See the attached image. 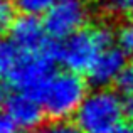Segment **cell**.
Wrapping results in <instances>:
<instances>
[{
    "label": "cell",
    "mask_w": 133,
    "mask_h": 133,
    "mask_svg": "<svg viewBox=\"0 0 133 133\" xmlns=\"http://www.w3.org/2000/svg\"><path fill=\"white\" fill-rule=\"evenodd\" d=\"M108 133H133V123H123L121 121Z\"/></svg>",
    "instance_id": "17"
},
{
    "label": "cell",
    "mask_w": 133,
    "mask_h": 133,
    "mask_svg": "<svg viewBox=\"0 0 133 133\" xmlns=\"http://www.w3.org/2000/svg\"><path fill=\"white\" fill-rule=\"evenodd\" d=\"M15 12L17 7L14 5L12 0H0V34L9 32L12 29L14 22L17 20Z\"/></svg>",
    "instance_id": "12"
},
{
    "label": "cell",
    "mask_w": 133,
    "mask_h": 133,
    "mask_svg": "<svg viewBox=\"0 0 133 133\" xmlns=\"http://www.w3.org/2000/svg\"><path fill=\"white\" fill-rule=\"evenodd\" d=\"M130 14H131V17H133V9H131V10H130Z\"/></svg>",
    "instance_id": "18"
},
{
    "label": "cell",
    "mask_w": 133,
    "mask_h": 133,
    "mask_svg": "<svg viewBox=\"0 0 133 133\" xmlns=\"http://www.w3.org/2000/svg\"><path fill=\"white\" fill-rule=\"evenodd\" d=\"M3 115L20 131H30L41 127L45 113L36 96L15 91L3 99Z\"/></svg>",
    "instance_id": "6"
},
{
    "label": "cell",
    "mask_w": 133,
    "mask_h": 133,
    "mask_svg": "<svg viewBox=\"0 0 133 133\" xmlns=\"http://www.w3.org/2000/svg\"><path fill=\"white\" fill-rule=\"evenodd\" d=\"M116 42V32L110 25L98 24L94 27L74 32L72 36L59 41L57 44H49V54L56 62H61L68 71L72 72H88L96 57Z\"/></svg>",
    "instance_id": "1"
},
{
    "label": "cell",
    "mask_w": 133,
    "mask_h": 133,
    "mask_svg": "<svg viewBox=\"0 0 133 133\" xmlns=\"http://www.w3.org/2000/svg\"><path fill=\"white\" fill-rule=\"evenodd\" d=\"M86 96L88 88L81 74L66 69L52 72V76L41 89L37 99L41 101L47 116L52 120H66L74 116Z\"/></svg>",
    "instance_id": "2"
},
{
    "label": "cell",
    "mask_w": 133,
    "mask_h": 133,
    "mask_svg": "<svg viewBox=\"0 0 133 133\" xmlns=\"http://www.w3.org/2000/svg\"><path fill=\"white\" fill-rule=\"evenodd\" d=\"M89 14L88 0H56L54 5L44 14V25L52 39L62 41L84 29Z\"/></svg>",
    "instance_id": "5"
},
{
    "label": "cell",
    "mask_w": 133,
    "mask_h": 133,
    "mask_svg": "<svg viewBox=\"0 0 133 133\" xmlns=\"http://www.w3.org/2000/svg\"><path fill=\"white\" fill-rule=\"evenodd\" d=\"M115 86H116V91L120 94H123V96L133 94V61L127 62V66L123 68V71L118 76Z\"/></svg>",
    "instance_id": "13"
},
{
    "label": "cell",
    "mask_w": 133,
    "mask_h": 133,
    "mask_svg": "<svg viewBox=\"0 0 133 133\" xmlns=\"http://www.w3.org/2000/svg\"><path fill=\"white\" fill-rule=\"evenodd\" d=\"M54 62L56 61L49 54V51L36 54H19V59L14 64L7 79L10 86L15 88V91H22L37 98L47 79L52 76Z\"/></svg>",
    "instance_id": "4"
},
{
    "label": "cell",
    "mask_w": 133,
    "mask_h": 133,
    "mask_svg": "<svg viewBox=\"0 0 133 133\" xmlns=\"http://www.w3.org/2000/svg\"><path fill=\"white\" fill-rule=\"evenodd\" d=\"M116 47L127 57L133 59V20L125 22L116 30Z\"/></svg>",
    "instance_id": "11"
},
{
    "label": "cell",
    "mask_w": 133,
    "mask_h": 133,
    "mask_svg": "<svg viewBox=\"0 0 133 133\" xmlns=\"http://www.w3.org/2000/svg\"><path fill=\"white\" fill-rule=\"evenodd\" d=\"M127 66V56L120 51L118 47H108L96 57L93 66L89 68L88 81L96 88H108L110 84H115Z\"/></svg>",
    "instance_id": "8"
},
{
    "label": "cell",
    "mask_w": 133,
    "mask_h": 133,
    "mask_svg": "<svg viewBox=\"0 0 133 133\" xmlns=\"http://www.w3.org/2000/svg\"><path fill=\"white\" fill-rule=\"evenodd\" d=\"M108 9L113 12H123L133 9V0H108Z\"/></svg>",
    "instance_id": "15"
},
{
    "label": "cell",
    "mask_w": 133,
    "mask_h": 133,
    "mask_svg": "<svg viewBox=\"0 0 133 133\" xmlns=\"http://www.w3.org/2000/svg\"><path fill=\"white\" fill-rule=\"evenodd\" d=\"M12 2L17 7V10H20L24 15L39 17L54 5L56 0H12Z\"/></svg>",
    "instance_id": "10"
},
{
    "label": "cell",
    "mask_w": 133,
    "mask_h": 133,
    "mask_svg": "<svg viewBox=\"0 0 133 133\" xmlns=\"http://www.w3.org/2000/svg\"><path fill=\"white\" fill-rule=\"evenodd\" d=\"M123 111H125V116H127L130 121H133V94L125 96V99H123Z\"/></svg>",
    "instance_id": "16"
},
{
    "label": "cell",
    "mask_w": 133,
    "mask_h": 133,
    "mask_svg": "<svg viewBox=\"0 0 133 133\" xmlns=\"http://www.w3.org/2000/svg\"><path fill=\"white\" fill-rule=\"evenodd\" d=\"M10 41L17 47L20 54H36V52L47 51L49 32L44 25V20L34 15H22L14 22L12 29L9 30Z\"/></svg>",
    "instance_id": "7"
},
{
    "label": "cell",
    "mask_w": 133,
    "mask_h": 133,
    "mask_svg": "<svg viewBox=\"0 0 133 133\" xmlns=\"http://www.w3.org/2000/svg\"><path fill=\"white\" fill-rule=\"evenodd\" d=\"M123 116V99L120 93L108 88H96L84 98L74 115V121L83 133H108L121 123Z\"/></svg>",
    "instance_id": "3"
},
{
    "label": "cell",
    "mask_w": 133,
    "mask_h": 133,
    "mask_svg": "<svg viewBox=\"0 0 133 133\" xmlns=\"http://www.w3.org/2000/svg\"><path fill=\"white\" fill-rule=\"evenodd\" d=\"M37 133H83L78 128V125H72L66 120H52L51 123L41 127Z\"/></svg>",
    "instance_id": "14"
},
{
    "label": "cell",
    "mask_w": 133,
    "mask_h": 133,
    "mask_svg": "<svg viewBox=\"0 0 133 133\" xmlns=\"http://www.w3.org/2000/svg\"><path fill=\"white\" fill-rule=\"evenodd\" d=\"M20 52L12 44V41L0 39V78H7L12 71L14 64L17 62Z\"/></svg>",
    "instance_id": "9"
}]
</instances>
